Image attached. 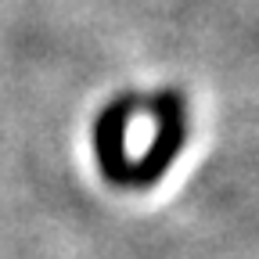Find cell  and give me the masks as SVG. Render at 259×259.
Listing matches in <instances>:
<instances>
[{
    "mask_svg": "<svg viewBox=\"0 0 259 259\" xmlns=\"http://www.w3.org/2000/svg\"><path fill=\"white\" fill-rule=\"evenodd\" d=\"M148 108L155 119V137H151L148 151L134 162L126 191H141V187L158 184L187 144V105L177 90H158L155 97H148Z\"/></svg>",
    "mask_w": 259,
    "mask_h": 259,
    "instance_id": "1",
    "label": "cell"
}]
</instances>
